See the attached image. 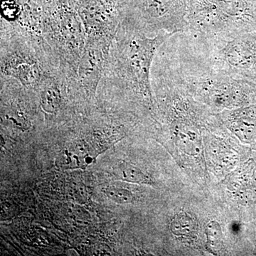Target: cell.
<instances>
[{
    "mask_svg": "<svg viewBox=\"0 0 256 256\" xmlns=\"http://www.w3.org/2000/svg\"><path fill=\"white\" fill-rule=\"evenodd\" d=\"M172 35L150 36L132 22L122 18L112 40L106 70L128 92L152 102V64L160 46Z\"/></svg>",
    "mask_w": 256,
    "mask_h": 256,
    "instance_id": "6da1fadb",
    "label": "cell"
},
{
    "mask_svg": "<svg viewBox=\"0 0 256 256\" xmlns=\"http://www.w3.org/2000/svg\"><path fill=\"white\" fill-rule=\"evenodd\" d=\"M178 52L174 62H168L165 67L188 94L227 108L247 104L256 94V84L214 70L181 48Z\"/></svg>",
    "mask_w": 256,
    "mask_h": 256,
    "instance_id": "7a4b0ae2",
    "label": "cell"
},
{
    "mask_svg": "<svg viewBox=\"0 0 256 256\" xmlns=\"http://www.w3.org/2000/svg\"><path fill=\"white\" fill-rule=\"evenodd\" d=\"M181 48L210 68L256 84V32L228 38H204L184 33Z\"/></svg>",
    "mask_w": 256,
    "mask_h": 256,
    "instance_id": "3957f363",
    "label": "cell"
},
{
    "mask_svg": "<svg viewBox=\"0 0 256 256\" xmlns=\"http://www.w3.org/2000/svg\"><path fill=\"white\" fill-rule=\"evenodd\" d=\"M185 33L228 38L256 32V0H190Z\"/></svg>",
    "mask_w": 256,
    "mask_h": 256,
    "instance_id": "277c9868",
    "label": "cell"
},
{
    "mask_svg": "<svg viewBox=\"0 0 256 256\" xmlns=\"http://www.w3.org/2000/svg\"><path fill=\"white\" fill-rule=\"evenodd\" d=\"M44 31L60 56L62 72L76 78L87 36L74 0H44Z\"/></svg>",
    "mask_w": 256,
    "mask_h": 256,
    "instance_id": "5b68a950",
    "label": "cell"
},
{
    "mask_svg": "<svg viewBox=\"0 0 256 256\" xmlns=\"http://www.w3.org/2000/svg\"><path fill=\"white\" fill-rule=\"evenodd\" d=\"M190 0H118L122 18L136 24L148 35L174 36L188 28Z\"/></svg>",
    "mask_w": 256,
    "mask_h": 256,
    "instance_id": "8992f818",
    "label": "cell"
},
{
    "mask_svg": "<svg viewBox=\"0 0 256 256\" xmlns=\"http://www.w3.org/2000/svg\"><path fill=\"white\" fill-rule=\"evenodd\" d=\"M87 38L112 43L122 20L118 0H74Z\"/></svg>",
    "mask_w": 256,
    "mask_h": 256,
    "instance_id": "52a82bcc",
    "label": "cell"
},
{
    "mask_svg": "<svg viewBox=\"0 0 256 256\" xmlns=\"http://www.w3.org/2000/svg\"><path fill=\"white\" fill-rule=\"evenodd\" d=\"M111 44L87 38L77 69L75 82L88 95L95 94L101 77L105 74Z\"/></svg>",
    "mask_w": 256,
    "mask_h": 256,
    "instance_id": "ba28073f",
    "label": "cell"
},
{
    "mask_svg": "<svg viewBox=\"0 0 256 256\" xmlns=\"http://www.w3.org/2000/svg\"><path fill=\"white\" fill-rule=\"evenodd\" d=\"M2 72L28 87L38 85L46 75L36 60L20 50H8L6 54H2Z\"/></svg>",
    "mask_w": 256,
    "mask_h": 256,
    "instance_id": "9c48e42d",
    "label": "cell"
},
{
    "mask_svg": "<svg viewBox=\"0 0 256 256\" xmlns=\"http://www.w3.org/2000/svg\"><path fill=\"white\" fill-rule=\"evenodd\" d=\"M95 134L90 137L80 140L73 143L69 148L64 150L57 158L56 164L64 169L84 168L92 164L100 154V142Z\"/></svg>",
    "mask_w": 256,
    "mask_h": 256,
    "instance_id": "30bf717a",
    "label": "cell"
},
{
    "mask_svg": "<svg viewBox=\"0 0 256 256\" xmlns=\"http://www.w3.org/2000/svg\"><path fill=\"white\" fill-rule=\"evenodd\" d=\"M224 122L238 134L252 136L256 132V106L224 114Z\"/></svg>",
    "mask_w": 256,
    "mask_h": 256,
    "instance_id": "8fae6325",
    "label": "cell"
},
{
    "mask_svg": "<svg viewBox=\"0 0 256 256\" xmlns=\"http://www.w3.org/2000/svg\"><path fill=\"white\" fill-rule=\"evenodd\" d=\"M114 173L116 178L128 182L153 184L152 180L148 175L136 166L127 163L119 164L114 168Z\"/></svg>",
    "mask_w": 256,
    "mask_h": 256,
    "instance_id": "7c38bea8",
    "label": "cell"
},
{
    "mask_svg": "<svg viewBox=\"0 0 256 256\" xmlns=\"http://www.w3.org/2000/svg\"><path fill=\"white\" fill-rule=\"evenodd\" d=\"M170 230L178 236H192L198 232V224L186 213H178L170 224Z\"/></svg>",
    "mask_w": 256,
    "mask_h": 256,
    "instance_id": "4fadbf2b",
    "label": "cell"
},
{
    "mask_svg": "<svg viewBox=\"0 0 256 256\" xmlns=\"http://www.w3.org/2000/svg\"><path fill=\"white\" fill-rule=\"evenodd\" d=\"M206 246L213 254L220 252L223 248V232L222 226L216 220H210L205 228Z\"/></svg>",
    "mask_w": 256,
    "mask_h": 256,
    "instance_id": "5bb4252c",
    "label": "cell"
},
{
    "mask_svg": "<svg viewBox=\"0 0 256 256\" xmlns=\"http://www.w3.org/2000/svg\"><path fill=\"white\" fill-rule=\"evenodd\" d=\"M104 193L111 201L120 204H127L132 203L134 200V196L132 192L124 188L109 186L104 190Z\"/></svg>",
    "mask_w": 256,
    "mask_h": 256,
    "instance_id": "9a60e30c",
    "label": "cell"
}]
</instances>
